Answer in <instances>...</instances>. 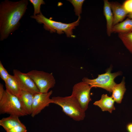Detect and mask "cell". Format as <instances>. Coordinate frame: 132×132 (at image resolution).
<instances>
[{"mask_svg":"<svg viewBox=\"0 0 132 132\" xmlns=\"http://www.w3.org/2000/svg\"><path fill=\"white\" fill-rule=\"evenodd\" d=\"M28 4L27 0L12 1L5 0L0 4V40L7 39L17 29L20 21L25 14Z\"/></svg>","mask_w":132,"mask_h":132,"instance_id":"obj_1","label":"cell"},{"mask_svg":"<svg viewBox=\"0 0 132 132\" xmlns=\"http://www.w3.org/2000/svg\"><path fill=\"white\" fill-rule=\"evenodd\" d=\"M30 17L35 19L38 23L43 24L44 28L51 33L56 32L59 34L64 33L67 37L73 38L75 37L73 34V30L79 25L80 18V16H79L77 21L67 24L55 21L50 18H48L42 13L35 15H33Z\"/></svg>","mask_w":132,"mask_h":132,"instance_id":"obj_2","label":"cell"},{"mask_svg":"<svg viewBox=\"0 0 132 132\" xmlns=\"http://www.w3.org/2000/svg\"><path fill=\"white\" fill-rule=\"evenodd\" d=\"M51 99L53 103L60 106L63 111L73 120L80 121L84 119L85 116V111L71 95L65 97H54Z\"/></svg>","mask_w":132,"mask_h":132,"instance_id":"obj_3","label":"cell"},{"mask_svg":"<svg viewBox=\"0 0 132 132\" xmlns=\"http://www.w3.org/2000/svg\"><path fill=\"white\" fill-rule=\"evenodd\" d=\"M5 113L19 117L28 115L19 99L7 89L0 100V114Z\"/></svg>","mask_w":132,"mask_h":132,"instance_id":"obj_4","label":"cell"},{"mask_svg":"<svg viewBox=\"0 0 132 132\" xmlns=\"http://www.w3.org/2000/svg\"><path fill=\"white\" fill-rule=\"evenodd\" d=\"M112 68L108 69L105 73L99 75L95 79H90L86 77L82 79V81L92 87H99L104 89L110 92H112V89L116 83L114 81L115 78L121 75V72H118L112 73Z\"/></svg>","mask_w":132,"mask_h":132,"instance_id":"obj_5","label":"cell"},{"mask_svg":"<svg viewBox=\"0 0 132 132\" xmlns=\"http://www.w3.org/2000/svg\"><path fill=\"white\" fill-rule=\"evenodd\" d=\"M26 73L33 81L40 93L48 92L49 89L53 88L55 83L52 73L34 70Z\"/></svg>","mask_w":132,"mask_h":132,"instance_id":"obj_6","label":"cell"},{"mask_svg":"<svg viewBox=\"0 0 132 132\" xmlns=\"http://www.w3.org/2000/svg\"><path fill=\"white\" fill-rule=\"evenodd\" d=\"M91 87L82 81L74 85L71 95L77 101L82 109L85 111L91 100L90 92Z\"/></svg>","mask_w":132,"mask_h":132,"instance_id":"obj_7","label":"cell"},{"mask_svg":"<svg viewBox=\"0 0 132 132\" xmlns=\"http://www.w3.org/2000/svg\"><path fill=\"white\" fill-rule=\"evenodd\" d=\"M13 76L22 90L29 92L33 94L40 93L33 81L27 73L16 69L13 70Z\"/></svg>","mask_w":132,"mask_h":132,"instance_id":"obj_8","label":"cell"},{"mask_svg":"<svg viewBox=\"0 0 132 132\" xmlns=\"http://www.w3.org/2000/svg\"><path fill=\"white\" fill-rule=\"evenodd\" d=\"M53 91L51 90L46 93H37L33 94L31 116L34 117L40 113L50 104L53 103V100L50 98Z\"/></svg>","mask_w":132,"mask_h":132,"instance_id":"obj_9","label":"cell"},{"mask_svg":"<svg viewBox=\"0 0 132 132\" xmlns=\"http://www.w3.org/2000/svg\"><path fill=\"white\" fill-rule=\"evenodd\" d=\"M110 3L113 16V26L121 22L129 13L123 5L116 2H110Z\"/></svg>","mask_w":132,"mask_h":132,"instance_id":"obj_10","label":"cell"},{"mask_svg":"<svg viewBox=\"0 0 132 132\" xmlns=\"http://www.w3.org/2000/svg\"><path fill=\"white\" fill-rule=\"evenodd\" d=\"M114 102L111 96L109 97L107 94H103L101 99L95 101L93 104L99 107L103 111H107L111 113L112 111L115 109Z\"/></svg>","mask_w":132,"mask_h":132,"instance_id":"obj_11","label":"cell"},{"mask_svg":"<svg viewBox=\"0 0 132 132\" xmlns=\"http://www.w3.org/2000/svg\"><path fill=\"white\" fill-rule=\"evenodd\" d=\"M33 94L24 90H22L20 98L19 99L26 113L28 115H31Z\"/></svg>","mask_w":132,"mask_h":132,"instance_id":"obj_12","label":"cell"},{"mask_svg":"<svg viewBox=\"0 0 132 132\" xmlns=\"http://www.w3.org/2000/svg\"><path fill=\"white\" fill-rule=\"evenodd\" d=\"M103 13L107 22V32L110 36L113 27V16L110 7V2L108 0H104Z\"/></svg>","mask_w":132,"mask_h":132,"instance_id":"obj_13","label":"cell"},{"mask_svg":"<svg viewBox=\"0 0 132 132\" xmlns=\"http://www.w3.org/2000/svg\"><path fill=\"white\" fill-rule=\"evenodd\" d=\"M19 117L10 115L8 117L3 118L0 120V125L7 131L15 126L23 124L20 120Z\"/></svg>","mask_w":132,"mask_h":132,"instance_id":"obj_14","label":"cell"},{"mask_svg":"<svg viewBox=\"0 0 132 132\" xmlns=\"http://www.w3.org/2000/svg\"><path fill=\"white\" fill-rule=\"evenodd\" d=\"M125 80V77H124L121 82L119 84L116 83L112 89V94L111 96L117 103L121 102L126 90Z\"/></svg>","mask_w":132,"mask_h":132,"instance_id":"obj_15","label":"cell"},{"mask_svg":"<svg viewBox=\"0 0 132 132\" xmlns=\"http://www.w3.org/2000/svg\"><path fill=\"white\" fill-rule=\"evenodd\" d=\"M5 83L6 89L19 99L21 97L22 90L13 75H10Z\"/></svg>","mask_w":132,"mask_h":132,"instance_id":"obj_16","label":"cell"},{"mask_svg":"<svg viewBox=\"0 0 132 132\" xmlns=\"http://www.w3.org/2000/svg\"><path fill=\"white\" fill-rule=\"evenodd\" d=\"M132 32V19L128 18L124 21L114 26L112 33H126Z\"/></svg>","mask_w":132,"mask_h":132,"instance_id":"obj_17","label":"cell"},{"mask_svg":"<svg viewBox=\"0 0 132 132\" xmlns=\"http://www.w3.org/2000/svg\"><path fill=\"white\" fill-rule=\"evenodd\" d=\"M118 36L125 46L132 54V32L126 33H119Z\"/></svg>","mask_w":132,"mask_h":132,"instance_id":"obj_18","label":"cell"},{"mask_svg":"<svg viewBox=\"0 0 132 132\" xmlns=\"http://www.w3.org/2000/svg\"><path fill=\"white\" fill-rule=\"evenodd\" d=\"M73 5L74 8V11L76 15L80 16L82 13V8L84 0H68Z\"/></svg>","mask_w":132,"mask_h":132,"instance_id":"obj_19","label":"cell"},{"mask_svg":"<svg viewBox=\"0 0 132 132\" xmlns=\"http://www.w3.org/2000/svg\"><path fill=\"white\" fill-rule=\"evenodd\" d=\"M30 2L33 5L34 11L33 15L39 14L41 13V6L42 4H45L43 0H29Z\"/></svg>","mask_w":132,"mask_h":132,"instance_id":"obj_20","label":"cell"},{"mask_svg":"<svg viewBox=\"0 0 132 132\" xmlns=\"http://www.w3.org/2000/svg\"><path fill=\"white\" fill-rule=\"evenodd\" d=\"M10 75L0 61V77L5 82L8 78Z\"/></svg>","mask_w":132,"mask_h":132,"instance_id":"obj_21","label":"cell"},{"mask_svg":"<svg viewBox=\"0 0 132 132\" xmlns=\"http://www.w3.org/2000/svg\"><path fill=\"white\" fill-rule=\"evenodd\" d=\"M27 130L23 124L15 126L6 131L7 132H27Z\"/></svg>","mask_w":132,"mask_h":132,"instance_id":"obj_22","label":"cell"},{"mask_svg":"<svg viewBox=\"0 0 132 132\" xmlns=\"http://www.w3.org/2000/svg\"><path fill=\"white\" fill-rule=\"evenodd\" d=\"M123 5L126 10L129 13L132 12V0L126 1Z\"/></svg>","mask_w":132,"mask_h":132,"instance_id":"obj_23","label":"cell"},{"mask_svg":"<svg viewBox=\"0 0 132 132\" xmlns=\"http://www.w3.org/2000/svg\"><path fill=\"white\" fill-rule=\"evenodd\" d=\"M5 90L4 88L3 85L1 83H0V100L3 97L5 93Z\"/></svg>","mask_w":132,"mask_h":132,"instance_id":"obj_24","label":"cell"},{"mask_svg":"<svg viewBox=\"0 0 132 132\" xmlns=\"http://www.w3.org/2000/svg\"><path fill=\"white\" fill-rule=\"evenodd\" d=\"M126 129L128 132H132V123L128 124L126 126Z\"/></svg>","mask_w":132,"mask_h":132,"instance_id":"obj_25","label":"cell"},{"mask_svg":"<svg viewBox=\"0 0 132 132\" xmlns=\"http://www.w3.org/2000/svg\"><path fill=\"white\" fill-rule=\"evenodd\" d=\"M127 16L128 18L132 19V12L129 13L127 15Z\"/></svg>","mask_w":132,"mask_h":132,"instance_id":"obj_26","label":"cell"}]
</instances>
